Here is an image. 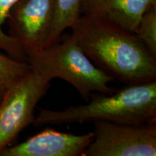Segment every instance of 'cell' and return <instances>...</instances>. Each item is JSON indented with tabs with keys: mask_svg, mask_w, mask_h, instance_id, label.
Listing matches in <instances>:
<instances>
[{
	"mask_svg": "<svg viewBox=\"0 0 156 156\" xmlns=\"http://www.w3.org/2000/svg\"><path fill=\"white\" fill-rule=\"evenodd\" d=\"M81 0H56L55 14L45 48L61 40L62 34L71 28L81 15Z\"/></svg>",
	"mask_w": 156,
	"mask_h": 156,
	"instance_id": "cell-9",
	"label": "cell"
},
{
	"mask_svg": "<svg viewBox=\"0 0 156 156\" xmlns=\"http://www.w3.org/2000/svg\"><path fill=\"white\" fill-rule=\"evenodd\" d=\"M151 0H81L80 13L106 19L135 34Z\"/></svg>",
	"mask_w": 156,
	"mask_h": 156,
	"instance_id": "cell-8",
	"label": "cell"
},
{
	"mask_svg": "<svg viewBox=\"0 0 156 156\" xmlns=\"http://www.w3.org/2000/svg\"><path fill=\"white\" fill-rule=\"evenodd\" d=\"M93 139L83 156H155V122L142 124L95 121Z\"/></svg>",
	"mask_w": 156,
	"mask_h": 156,
	"instance_id": "cell-5",
	"label": "cell"
},
{
	"mask_svg": "<svg viewBox=\"0 0 156 156\" xmlns=\"http://www.w3.org/2000/svg\"><path fill=\"white\" fill-rule=\"evenodd\" d=\"M151 3L153 6H156V0H151Z\"/></svg>",
	"mask_w": 156,
	"mask_h": 156,
	"instance_id": "cell-14",
	"label": "cell"
},
{
	"mask_svg": "<svg viewBox=\"0 0 156 156\" xmlns=\"http://www.w3.org/2000/svg\"><path fill=\"white\" fill-rule=\"evenodd\" d=\"M19 0H0V49L7 56L20 62H27V56L23 45L16 38L6 34L2 26L8 18L9 12Z\"/></svg>",
	"mask_w": 156,
	"mask_h": 156,
	"instance_id": "cell-10",
	"label": "cell"
},
{
	"mask_svg": "<svg viewBox=\"0 0 156 156\" xmlns=\"http://www.w3.org/2000/svg\"><path fill=\"white\" fill-rule=\"evenodd\" d=\"M51 80L30 69L7 87L0 103V151L34 120V111Z\"/></svg>",
	"mask_w": 156,
	"mask_h": 156,
	"instance_id": "cell-4",
	"label": "cell"
},
{
	"mask_svg": "<svg viewBox=\"0 0 156 156\" xmlns=\"http://www.w3.org/2000/svg\"><path fill=\"white\" fill-rule=\"evenodd\" d=\"M27 62L31 70L51 81L54 78L67 81L87 101L94 92L116 91L109 86L114 78L91 62L71 34L62 42L29 52Z\"/></svg>",
	"mask_w": 156,
	"mask_h": 156,
	"instance_id": "cell-3",
	"label": "cell"
},
{
	"mask_svg": "<svg viewBox=\"0 0 156 156\" xmlns=\"http://www.w3.org/2000/svg\"><path fill=\"white\" fill-rule=\"evenodd\" d=\"M93 139V132L74 134L47 128L21 143L5 147L0 156L81 155Z\"/></svg>",
	"mask_w": 156,
	"mask_h": 156,
	"instance_id": "cell-7",
	"label": "cell"
},
{
	"mask_svg": "<svg viewBox=\"0 0 156 156\" xmlns=\"http://www.w3.org/2000/svg\"><path fill=\"white\" fill-rule=\"evenodd\" d=\"M135 34L148 51L156 57V6H151L142 15Z\"/></svg>",
	"mask_w": 156,
	"mask_h": 156,
	"instance_id": "cell-11",
	"label": "cell"
},
{
	"mask_svg": "<svg viewBox=\"0 0 156 156\" xmlns=\"http://www.w3.org/2000/svg\"><path fill=\"white\" fill-rule=\"evenodd\" d=\"M71 35L99 69L127 85L156 80V57L135 34L108 20L80 16Z\"/></svg>",
	"mask_w": 156,
	"mask_h": 156,
	"instance_id": "cell-1",
	"label": "cell"
},
{
	"mask_svg": "<svg viewBox=\"0 0 156 156\" xmlns=\"http://www.w3.org/2000/svg\"><path fill=\"white\" fill-rule=\"evenodd\" d=\"M30 69L27 62L17 61L0 54V82L6 86H10Z\"/></svg>",
	"mask_w": 156,
	"mask_h": 156,
	"instance_id": "cell-12",
	"label": "cell"
},
{
	"mask_svg": "<svg viewBox=\"0 0 156 156\" xmlns=\"http://www.w3.org/2000/svg\"><path fill=\"white\" fill-rule=\"evenodd\" d=\"M93 94L86 104L62 111L39 108L34 126L62 125L90 121H107L122 124L155 122L156 80L127 85L112 93Z\"/></svg>",
	"mask_w": 156,
	"mask_h": 156,
	"instance_id": "cell-2",
	"label": "cell"
},
{
	"mask_svg": "<svg viewBox=\"0 0 156 156\" xmlns=\"http://www.w3.org/2000/svg\"><path fill=\"white\" fill-rule=\"evenodd\" d=\"M56 0H19L7 18L9 36L17 39L25 54L45 48L55 14Z\"/></svg>",
	"mask_w": 156,
	"mask_h": 156,
	"instance_id": "cell-6",
	"label": "cell"
},
{
	"mask_svg": "<svg viewBox=\"0 0 156 156\" xmlns=\"http://www.w3.org/2000/svg\"><path fill=\"white\" fill-rule=\"evenodd\" d=\"M7 87H8L6 86L5 85H4L3 83H2L1 82H0V103H1L2 100L4 95H5V93L6 92V90H7Z\"/></svg>",
	"mask_w": 156,
	"mask_h": 156,
	"instance_id": "cell-13",
	"label": "cell"
}]
</instances>
